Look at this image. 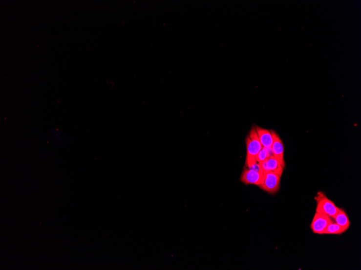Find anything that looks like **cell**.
I'll return each instance as SVG.
<instances>
[{
  "mask_svg": "<svg viewBox=\"0 0 361 270\" xmlns=\"http://www.w3.org/2000/svg\"><path fill=\"white\" fill-rule=\"evenodd\" d=\"M317 212L326 215L332 218H334L337 215L339 208L334 203L325 196L322 192L318 193L317 197Z\"/></svg>",
  "mask_w": 361,
  "mask_h": 270,
  "instance_id": "obj_2",
  "label": "cell"
},
{
  "mask_svg": "<svg viewBox=\"0 0 361 270\" xmlns=\"http://www.w3.org/2000/svg\"><path fill=\"white\" fill-rule=\"evenodd\" d=\"M344 229L340 227L336 222L332 221L328 226L324 234H328V235H340L345 232Z\"/></svg>",
  "mask_w": 361,
  "mask_h": 270,
  "instance_id": "obj_11",
  "label": "cell"
},
{
  "mask_svg": "<svg viewBox=\"0 0 361 270\" xmlns=\"http://www.w3.org/2000/svg\"><path fill=\"white\" fill-rule=\"evenodd\" d=\"M273 136V144L272 149L273 155L283 167H285V161L284 159V146L283 142L276 132L271 131Z\"/></svg>",
  "mask_w": 361,
  "mask_h": 270,
  "instance_id": "obj_5",
  "label": "cell"
},
{
  "mask_svg": "<svg viewBox=\"0 0 361 270\" xmlns=\"http://www.w3.org/2000/svg\"><path fill=\"white\" fill-rule=\"evenodd\" d=\"M332 219L329 216L321 213L316 212L311 225V228L314 233L322 235L329 224L332 222Z\"/></svg>",
  "mask_w": 361,
  "mask_h": 270,
  "instance_id": "obj_4",
  "label": "cell"
},
{
  "mask_svg": "<svg viewBox=\"0 0 361 270\" xmlns=\"http://www.w3.org/2000/svg\"><path fill=\"white\" fill-rule=\"evenodd\" d=\"M256 130L259 140L263 147L270 148L273 144V136L270 131L256 126Z\"/></svg>",
  "mask_w": 361,
  "mask_h": 270,
  "instance_id": "obj_8",
  "label": "cell"
},
{
  "mask_svg": "<svg viewBox=\"0 0 361 270\" xmlns=\"http://www.w3.org/2000/svg\"><path fill=\"white\" fill-rule=\"evenodd\" d=\"M272 155H273L272 147L265 148L263 147L256 155V160L259 163V164H260L264 161L267 160Z\"/></svg>",
  "mask_w": 361,
  "mask_h": 270,
  "instance_id": "obj_10",
  "label": "cell"
},
{
  "mask_svg": "<svg viewBox=\"0 0 361 270\" xmlns=\"http://www.w3.org/2000/svg\"><path fill=\"white\" fill-rule=\"evenodd\" d=\"M263 181L260 186L262 190L269 193L277 192L280 185L281 176L272 172L263 173Z\"/></svg>",
  "mask_w": 361,
  "mask_h": 270,
  "instance_id": "obj_3",
  "label": "cell"
},
{
  "mask_svg": "<svg viewBox=\"0 0 361 270\" xmlns=\"http://www.w3.org/2000/svg\"><path fill=\"white\" fill-rule=\"evenodd\" d=\"M247 157L246 163L256 160V156L262 149L257 134L256 127L253 126L246 138Z\"/></svg>",
  "mask_w": 361,
  "mask_h": 270,
  "instance_id": "obj_1",
  "label": "cell"
},
{
  "mask_svg": "<svg viewBox=\"0 0 361 270\" xmlns=\"http://www.w3.org/2000/svg\"><path fill=\"white\" fill-rule=\"evenodd\" d=\"M262 173L250 170L246 167L242 173L241 181L246 185H255L260 187L263 181Z\"/></svg>",
  "mask_w": 361,
  "mask_h": 270,
  "instance_id": "obj_6",
  "label": "cell"
},
{
  "mask_svg": "<svg viewBox=\"0 0 361 270\" xmlns=\"http://www.w3.org/2000/svg\"><path fill=\"white\" fill-rule=\"evenodd\" d=\"M334 219L335 222L344 229L345 231H347L349 228L350 225V221L347 213H345L342 208H339V212Z\"/></svg>",
  "mask_w": 361,
  "mask_h": 270,
  "instance_id": "obj_9",
  "label": "cell"
},
{
  "mask_svg": "<svg viewBox=\"0 0 361 270\" xmlns=\"http://www.w3.org/2000/svg\"><path fill=\"white\" fill-rule=\"evenodd\" d=\"M263 172H272L281 176L283 168L274 155L269 157L268 159L260 164Z\"/></svg>",
  "mask_w": 361,
  "mask_h": 270,
  "instance_id": "obj_7",
  "label": "cell"
}]
</instances>
